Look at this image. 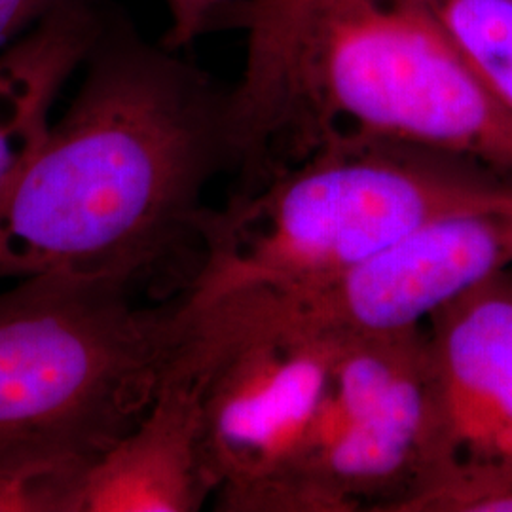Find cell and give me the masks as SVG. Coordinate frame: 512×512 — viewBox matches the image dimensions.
Here are the masks:
<instances>
[{
  "label": "cell",
  "instance_id": "1",
  "mask_svg": "<svg viewBox=\"0 0 512 512\" xmlns=\"http://www.w3.org/2000/svg\"><path fill=\"white\" fill-rule=\"evenodd\" d=\"M65 112L0 205V279L128 289L186 234L236 162L230 93L175 50L103 29Z\"/></svg>",
  "mask_w": 512,
  "mask_h": 512
},
{
  "label": "cell",
  "instance_id": "2",
  "mask_svg": "<svg viewBox=\"0 0 512 512\" xmlns=\"http://www.w3.org/2000/svg\"><path fill=\"white\" fill-rule=\"evenodd\" d=\"M512 198L486 165L384 139L315 148L198 224L203 260L186 306L243 291L306 293L442 215Z\"/></svg>",
  "mask_w": 512,
  "mask_h": 512
},
{
  "label": "cell",
  "instance_id": "3",
  "mask_svg": "<svg viewBox=\"0 0 512 512\" xmlns=\"http://www.w3.org/2000/svg\"><path fill=\"white\" fill-rule=\"evenodd\" d=\"M384 139L512 179V110L421 0H313L294 42L283 164Z\"/></svg>",
  "mask_w": 512,
  "mask_h": 512
},
{
  "label": "cell",
  "instance_id": "4",
  "mask_svg": "<svg viewBox=\"0 0 512 512\" xmlns=\"http://www.w3.org/2000/svg\"><path fill=\"white\" fill-rule=\"evenodd\" d=\"M52 275L0 291V450L65 444L99 458L139 423L190 311Z\"/></svg>",
  "mask_w": 512,
  "mask_h": 512
},
{
  "label": "cell",
  "instance_id": "5",
  "mask_svg": "<svg viewBox=\"0 0 512 512\" xmlns=\"http://www.w3.org/2000/svg\"><path fill=\"white\" fill-rule=\"evenodd\" d=\"M192 311L213 346L202 439L217 501L293 469L329 391L332 338L300 323L268 291L230 294Z\"/></svg>",
  "mask_w": 512,
  "mask_h": 512
},
{
  "label": "cell",
  "instance_id": "6",
  "mask_svg": "<svg viewBox=\"0 0 512 512\" xmlns=\"http://www.w3.org/2000/svg\"><path fill=\"white\" fill-rule=\"evenodd\" d=\"M429 414L423 327L334 336L329 391L285 476L315 512H389L420 482Z\"/></svg>",
  "mask_w": 512,
  "mask_h": 512
},
{
  "label": "cell",
  "instance_id": "7",
  "mask_svg": "<svg viewBox=\"0 0 512 512\" xmlns=\"http://www.w3.org/2000/svg\"><path fill=\"white\" fill-rule=\"evenodd\" d=\"M512 266V198L429 220L346 274L306 293L274 294L283 310L329 336L418 329Z\"/></svg>",
  "mask_w": 512,
  "mask_h": 512
},
{
  "label": "cell",
  "instance_id": "8",
  "mask_svg": "<svg viewBox=\"0 0 512 512\" xmlns=\"http://www.w3.org/2000/svg\"><path fill=\"white\" fill-rule=\"evenodd\" d=\"M425 323L431 414L412 494L450 480L512 482V266Z\"/></svg>",
  "mask_w": 512,
  "mask_h": 512
},
{
  "label": "cell",
  "instance_id": "9",
  "mask_svg": "<svg viewBox=\"0 0 512 512\" xmlns=\"http://www.w3.org/2000/svg\"><path fill=\"white\" fill-rule=\"evenodd\" d=\"M188 311V330L147 412L93 461L80 512H196L215 495L202 439L213 346L202 317Z\"/></svg>",
  "mask_w": 512,
  "mask_h": 512
},
{
  "label": "cell",
  "instance_id": "10",
  "mask_svg": "<svg viewBox=\"0 0 512 512\" xmlns=\"http://www.w3.org/2000/svg\"><path fill=\"white\" fill-rule=\"evenodd\" d=\"M103 29L95 0H69L0 50V205L37 154L59 93Z\"/></svg>",
  "mask_w": 512,
  "mask_h": 512
},
{
  "label": "cell",
  "instance_id": "11",
  "mask_svg": "<svg viewBox=\"0 0 512 512\" xmlns=\"http://www.w3.org/2000/svg\"><path fill=\"white\" fill-rule=\"evenodd\" d=\"M95 459L52 442L0 450V512H80Z\"/></svg>",
  "mask_w": 512,
  "mask_h": 512
},
{
  "label": "cell",
  "instance_id": "12",
  "mask_svg": "<svg viewBox=\"0 0 512 512\" xmlns=\"http://www.w3.org/2000/svg\"><path fill=\"white\" fill-rule=\"evenodd\" d=\"M495 97L512 110V0H421Z\"/></svg>",
  "mask_w": 512,
  "mask_h": 512
},
{
  "label": "cell",
  "instance_id": "13",
  "mask_svg": "<svg viewBox=\"0 0 512 512\" xmlns=\"http://www.w3.org/2000/svg\"><path fill=\"white\" fill-rule=\"evenodd\" d=\"M389 512H512V482H440L404 497Z\"/></svg>",
  "mask_w": 512,
  "mask_h": 512
},
{
  "label": "cell",
  "instance_id": "14",
  "mask_svg": "<svg viewBox=\"0 0 512 512\" xmlns=\"http://www.w3.org/2000/svg\"><path fill=\"white\" fill-rule=\"evenodd\" d=\"M169 27L164 46L181 50L194 44L198 38L219 29L222 23L241 21L245 16L247 0H164Z\"/></svg>",
  "mask_w": 512,
  "mask_h": 512
},
{
  "label": "cell",
  "instance_id": "15",
  "mask_svg": "<svg viewBox=\"0 0 512 512\" xmlns=\"http://www.w3.org/2000/svg\"><path fill=\"white\" fill-rule=\"evenodd\" d=\"M69 0H0V50Z\"/></svg>",
  "mask_w": 512,
  "mask_h": 512
},
{
  "label": "cell",
  "instance_id": "16",
  "mask_svg": "<svg viewBox=\"0 0 512 512\" xmlns=\"http://www.w3.org/2000/svg\"><path fill=\"white\" fill-rule=\"evenodd\" d=\"M266 4H272V6H279V8H291V6H298L302 4L304 0H262Z\"/></svg>",
  "mask_w": 512,
  "mask_h": 512
}]
</instances>
